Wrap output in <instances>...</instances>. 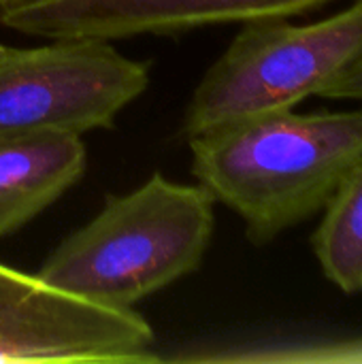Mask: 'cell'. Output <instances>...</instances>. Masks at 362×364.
<instances>
[{
    "label": "cell",
    "instance_id": "ba28073f",
    "mask_svg": "<svg viewBox=\"0 0 362 364\" xmlns=\"http://www.w3.org/2000/svg\"><path fill=\"white\" fill-rule=\"evenodd\" d=\"M314 252L329 282L348 294L362 292V160L326 203Z\"/></svg>",
    "mask_w": 362,
    "mask_h": 364
},
{
    "label": "cell",
    "instance_id": "52a82bcc",
    "mask_svg": "<svg viewBox=\"0 0 362 364\" xmlns=\"http://www.w3.org/2000/svg\"><path fill=\"white\" fill-rule=\"evenodd\" d=\"M83 134L36 130L0 136V239L17 232L87 168Z\"/></svg>",
    "mask_w": 362,
    "mask_h": 364
},
{
    "label": "cell",
    "instance_id": "9c48e42d",
    "mask_svg": "<svg viewBox=\"0 0 362 364\" xmlns=\"http://www.w3.org/2000/svg\"><path fill=\"white\" fill-rule=\"evenodd\" d=\"M226 363H362V339L228 354Z\"/></svg>",
    "mask_w": 362,
    "mask_h": 364
},
{
    "label": "cell",
    "instance_id": "8fae6325",
    "mask_svg": "<svg viewBox=\"0 0 362 364\" xmlns=\"http://www.w3.org/2000/svg\"><path fill=\"white\" fill-rule=\"evenodd\" d=\"M4 51H6V45H2V43H0V58L4 55Z\"/></svg>",
    "mask_w": 362,
    "mask_h": 364
},
{
    "label": "cell",
    "instance_id": "3957f363",
    "mask_svg": "<svg viewBox=\"0 0 362 364\" xmlns=\"http://www.w3.org/2000/svg\"><path fill=\"white\" fill-rule=\"evenodd\" d=\"M362 58V0L318 23L284 17L245 21L196 85L183 134L294 109Z\"/></svg>",
    "mask_w": 362,
    "mask_h": 364
},
{
    "label": "cell",
    "instance_id": "6da1fadb",
    "mask_svg": "<svg viewBox=\"0 0 362 364\" xmlns=\"http://www.w3.org/2000/svg\"><path fill=\"white\" fill-rule=\"evenodd\" d=\"M190 141L192 175L262 245L322 211L362 160V109L273 111Z\"/></svg>",
    "mask_w": 362,
    "mask_h": 364
},
{
    "label": "cell",
    "instance_id": "7a4b0ae2",
    "mask_svg": "<svg viewBox=\"0 0 362 364\" xmlns=\"http://www.w3.org/2000/svg\"><path fill=\"white\" fill-rule=\"evenodd\" d=\"M215 198L154 173L141 188L109 196L102 211L68 235L36 273L49 286L111 309L196 271L213 235Z\"/></svg>",
    "mask_w": 362,
    "mask_h": 364
},
{
    "label": "cell",
    "instance_id": "277c9868",
    "mask_svg": "<svg viewBox=\"0 0 362 364\" xmlns=\"http://www.w3.org/2000/svg\"><path fill=\"white\" fill-rule=\"evenodd\" d=\"M149 83L147 64L109 41L58 38L0 58V136L111 128Z\"/></svg>",
    "mask_w": 362,
    "mask_h": 364
},
{
    "label": "cell",
    "instance_id": "30bf717a",
    "mask_svg": "<svg viewBox=\"0 0 362 364\" xmlns=\"http://www.w3.org/2000/svg\"><path fill=\"white\" fill-rule=\"evenodd\" d=\"M324 98H346V100H362V58L337 75L331 83L320 92Z\"/></svg>",
    "mask_w": 362,
    "mask_h": 364
},
{
    "label": "cell",
    "instance_id": "8992f818",
    "mask_svg": "<svg viewBox=\"0 0 362 364\" xmlns=\"http://www.w3.org/2000/svg\"><path fill=\"white\" fill-rule=\"evenodd\" d=\"M331 0H0V21L47 41H113L211 23L288 17Z\"/></svg>",
    "mask_w": 362,
    "mask_h": 364
},
{
    "label": "cell",
    "instance_id": "5b68a950",
    "mask_svg": "<svg viewBox=\"0 0 362 364\" xmlns=\"http://www.w3.org/2000/svg\"><path fill=\"white\" fill-rule=\"evenodd\" d=\"M0 363H162L132 309L79 299L0 264Z\"/></svg>",
    "mask_w": 362,
    "mask_h": 364
}]
</instances>
